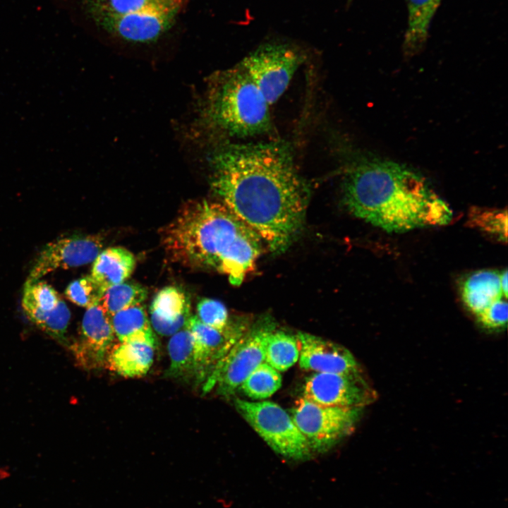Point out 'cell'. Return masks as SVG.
I'll return each instance as SVG.
<instances>
[{
    "label": "cell",
    "mask_w": 508,
    "mask_h": 508,
    "mask_svg": "<svg viewBox=\"0 0 508 508\" xmlns=\"http://www.w3.org/2000/svg\"><path fill=\"white\" fill-rule=\"evenodd\" d=\"M208 158L211 188L221 202L271 251L286 250L302 227L310 195L288 144L224 143Z\"/></svg>",
    "instance_id": "cell-1"
},
{
    "label": "cell",
    "mask_w": 508,
    "mask_h": 508,
    "mask_svg": "<svg viewBox=\"0 0 508 508\" xmlns=\"http://www.w3.org/2000/svg\"><path fill=\"white\" fill-rule=\"evenodd\" d=\"M342 188L344 205L353 214L389 232L444 225L452 217L421 176L389 161L353 162Z\"/></svg>",
    "instance_id": "cell-2"
},
{
    "label": "cell",
    "mask_w": 508,
    "mask_h": 508,
    "mask_svg": "<svg viewBox=\"0 0 508 508\" xmlns=\"http://www.w3.org/2000/svg\"><path fill=\"white\" fill-rule=\"evenodd\" d=\"M163 243L174 261L213 269L240 285L262 253L260 236L223 203L207 200L186 203L164 230Z\"/></svg>",
    "instance_id": "cell-3"
},
{
    "label": "cell",
    "mask_w": 508,
    "mask_h": 508,
    "mask_svg": "<svg viewBox=\"0 0 508 508\" xmlns=\"http://www.w3.org/2000/svg\"><path fill=\"white\" fill-rule=\"evenodd\" d=\"M270 105L238 64L210 80L204 104L205 119L230 136L247 138L271 128Z\"/></svg>",
    "instance_id": "cell-4"
},
{
    "label": "cell",
    "mask_w": 508,
    "mask_h": 508,
    "mask_svg": "<svg viewBox=\"0 0 508 508\" xmlns=\"http://www.w3.org/2000/svg\"><path fill=\"white\" fill-rule=\"evenodd\" d=\"M243 418L264 441L279 454L294 460H305L311 449L291 415L274 402L235 400Z\"/></svg>",
    "instance_id": "cell-5"
},
{
    "label": "cell",
    "mask_w": 508,
    "mask_h": 508,
    "mask_svg": "<svg viewBox=\"0 0 508 508\" xmlns=\"http://www.w3.org/2000/svg\"><path fill=\"white\" fill-rule=\"evenodd\" d=\"M361 410L322 406L301 397L291 409V416L311 451L322 453L351 433Z\"/></svg>",
    "instance_id": "cell-6"
},
{
    "label": "cell",
    "mask_w": 508,
    "mask_h": 508,
    "mask_svg": "<svg viewBox=\"0 0 508 508\" xmlns=\"http://www.w3.org/2000/svg\"><path fill=\"white\" fill-rule=\"evenodd\" d=\"M185 0H155L134 12L113 14L92 8L96 22L107 32L125 41H156L173 24Z\"/></svg>",
    "instance_id": "cell-7"
},
{
    "label": "cell",
    "mask_w": 508,
    "mask_h": 508,
    "mask_svg": "<svg viewBox=\"0 0 508 508\" xmlns=\"http://www.w3.org/2000/svg\"><path fill=\"white\" fill-rule=\"evenodd\" d=\"M302 61V54L294 47L267 43L250 53L239 64L270 106L285 92Z\"/></svg>",
    "instance_id": "cell-8"
},
{
    "label": "cell",
    "mask_w": 508,
    "mask_h": 508,
    "mask_svg": "<svg viewBox=\"0 0 508 508\" xmlns=\"http://www.w3.org/2000/svg\"><path fill=\"white\" fill-rule=\"evenodd\" d=\"M272 325H260L246 331L232 346L207 379L203 389L229 397L239 389L246 377L265 361V345Z\"/></svg>",
    "instance_id": "cell-9"
},
{
    "label": "cell",
    "mask_w": 508,
    "mask_h": 508,
    "mask_svg": "<svg viewBox=\"0 0 508 508\" xmlns=\"http://www.w3.org/2000/svg\"><path fill=\"white\" fill-rule=\"evenodd\" d=\"M303 392V397L320 405L361 409L377 398L361 372L315 373L306 380Z\"/></svg>",
    "instance_id": "cell-10"
},
{
    "label": "cell",
    "mask_w": 508,
    "mask_h": 508,
    "mask_svg": "<svg viewBox=\"0 0 508 508\" xmlns=\"http://www.w3.org/2000/svg\"><path fill=\"white\" fill-rule=\"evenodd\" d=\"M103 241L97 235H73L47 243L36 258L26 282L40 280L59 269H69L94 261Z\"/></svg>",
    "instance_id": "cell-11"
},
{
    "label": "cell",
    "mask_w": 508,
    "mask_h": 508,
    "mask_svg": "<svg viewBox=\"0 0 508 508\" xmlns=\"http://www.w3.org/2000/svg\"><path fill=\"white\" fill-rule=\"evenodd\" d=\"M22 307L28 319L59 342L66 344L71 313L59 293L47 283L25 282Z\"/></svg>",
    "instance_id": "cell-12"
},
{
    "label": "cell",
    "mask_w": 508,
    "mask_h": 508,
    "mask_svg": "<svg viewBox=\"0 0 508 508\" xmlns=\"http://www.w3.org/2000/svg\"><path fill=\"white\" fill-rule=\"evenodd\" d=\"M111 316L99 303L87 308L79 339L70 345L78 365L85 369L106 366L107 356L114 345Z\"/></svg>",
    "instance_id": "cell-13"
},
{
    "label": "cell",
    "mask_w": 508,
    "mask_h": 508,
    "mask_svg": "<svg viewBox=\"0 0 508 508\" xmlns=\"http://www.w3.org/2000/svg\"><path fill=\"white\" fill-rule=\"evenodd\" d=\"M186 327L194 339L195 378L201 382L211 375L232 346L246 332L243 325L232 324L221 331L202 323L196 315H190Z\"/></svg>",
    "instance_id": "cell-14"
},
{
    "label": "cell",
    "mask_w": 508,
    "mask_h": 508,
    "mask_svg": "<svg viewBox=\"0 0 508 508\" xmlns=\"http://www.w3.org/2000/svg\"><path fill=\"white\" fill-rule=\"evenodd\" d=\"M299 365L315 373L361 372L351 352L346 347L306 332H298Z\"/></svg>",
    "instance_id": "cell-15"
},
{
    "label": "cell",
    "mask_w": 508,
    "mask_h": 508,
    "mask_svg": "<svg viewBox=\"0 0 508 508\" xmlns=\"http://www.w3.org/2000/svg\"><path fill=\"white\" fill-rule=\"evenodd\" d=\"M150 320L159 334L173 335L183 329L190 316V301L179 288L168 286L160 290L150 306Z\"/></svg>",
    "instance_id": "cell-16"
},
{
    "label": "cell",
    "mask_w": 508,
    "mask_h": 508,
    "mask_svg": "<svg viewBox=\"0 0 508 508\" xmlns=\"http://www.w3.org/2000/svg\"><path fill=\"white\" fill-rule=\"evenodd\" d=\"M461 293L464 304L476 316L499 299H507V292L502 284V272L494 270L470 274L463 282Z\"/></svg>",
    "instance_id": "cell-17"
},
{
    "label": "cell",
    "mask_w": 508,
    "mask_h": 508,
    "mask_svg": "<svg viewBox=\"0 0 508 508\" xmlns=\"http://www.w3.org/2000/svg\"><path fill=\"white\" fill-rule=\"evenodd\" d=\"M155 349L143 343L119 342L110 350L106 366L125 377H140L151 368Z\"/></svg>",
    "instance_id": "cell-18"
},
{
    "label": "cell",
    "mask_w": 508,
    "mask_h": 508,
    "mask_svg": "<svg viewBox=\"0 0 508 508\" xmlns=\"http://www.w3.org/2000/svg\"><path fill=\"white\" fill-rule=\"evenodd\" d=\"M135 265L134 255L122 247L102 250L94 260L91 276L104 289L121 284L131 276Z\"/></svg>",
    "instance_id": "cell-19"
},
{
    "label": "cell",
    "mask_w": 508,
    "mask_h": 508,
    "mask_svg": "<svg viewBox=\"0 0 508 508\" xmlns=\"http://www.w3.org/2000/svg\"><path fill=\"white\" fill-rule=\"evenodd\" d=\"M442 1L406 0L407 26L403 43L406 55H413L423 47L433 18Z\"/></svg>",
    "instance_id": "cell-20"
},
{
    "label": "cell",
    "mask_w": 508,
    "mask_h": 508,
    "mask_svg": "<svg viewBox=\"0 0 508 508\" xmlns=\"http://www.w3.org/2000/svg\"><path fill=\"white\" fill-rule=\"evenodd\" d=\"M116 338L119 342L143 343L155 349L158 340L141 304L122 310L111 316Z\"/></svg>",
    "instance_id": "cell-21"
},
{
    "label": "cell",
    "mask_w": 508,
    "mask_h": 508,
    "mask_svg": "<svg viewBox=\"0 0 508 508\" xmlns=\"http://www.w3.org/2000/svg\"><path fill=\"white\" fill-rule=\"evenodd\" d=\"M168 352L170 365L166 372L167 377L185 381L195 378L194 339L186 326L172 335Z\"/></svg>",
    "instance_id": "cell-22"
},
{
    "label": "cell",
    "mask_w": 508,
    "mask_h": 508,
    "mask_svg": "<svg viewBox=\"0 0 508 508\" xmlns=\"http://www.w3.org/2000/svg\"><path fill=\"white\" fill-rule=\"evenodd\" d=\"M299 352L296 336L274 328L267 338L265 361L277 371L284 372L298 361Z\"/></svg>",
    "instance_id": "cell-23"
},
{
    "label": "cell",
    "mask_w": 508,
    "mask_h": 508,
    "mask_svg": "<svg viewBox=\"0 0 508 508\" xmlns=\"http://www.w3.org/2000/svg\"><path fill=\"white\" fill-rule=\"evenodd\" d=\"M282 381L279 372L264 361L246 377L239 389L252 399H264L281 387Z\"/></svg>",
    "instance_id": "cell-24"
},
{
    "label": "cell",
    "mask_w": 508,
    "mask_h": 508,
    "mask_svg": "<svg viewBox=\"0 0 508 508\" xmlns=\"http://www.w3.org/2000/svg\"><path fill=\"white\" fill-rule=\"evenodd\" d=\"M147 295V289L140 284L124 282L107 289L100 303L111 316L122 310L141 304Z\"/></svg>",
    "instance_id": "cell-25"
},
{
    "label": "cell",
    "mask_w": 508,
    "mask_h": 508,
    "mask_svg": "<svg viewBox=\"0 0 508 508\" xmlns=\"http://www.w3.org/2000/svg\"><path fill=\"white\" fill-rule=\"evenodd\" d=\"M471 225L495 236L498 240L507 242V210L473 208L469 213Z\"/></svg>",
    "instance_id": "cell-26"
},
{
    "label": "cell",
    "mask_w": 508,
    "mask_h": 508,
    "mask_svg": "<svg viewBox=\"0 0 508 508\" xmlns=\"http://www.w3.org/2000/svg\"><path fill=\"white\" fill-rule=\"evenodd\" d=\"M104 291V289L90 275L70 283L65 294L73 303L87 308L99 303Z\"/></svg>",
    "instance_id": "cell-27"
},
{
    "label": "cell",
    "mask_w": 508,
    "mask_h": 508,
    "mask_svg": "<svg viewBox=\"0 0 508 508\" xmlns=\"http://www.w3.org/2000/svg\"><path fill=\"white\" fill-rule=\"evenodd\" d=\"M196 316L205 325L221 331L233 324L225 306L212 298H202L198 303Z\"/></svg>",
    "instance_id": "cell-28"
},
{
    "label": "cell",
    "mask_w": 508,
    "mask_h": 508,
    "mask_svg": "<svg viewBox=\"0 0 508 508\" xmlns=\"http://www.w3.org/2000/svg\"><path fill=\"white\" fill-rule=\"evenodd\" d=\"M477 317L480 322L487 328L497 329L505 327L508 318L507 298H501L494 302Z\"/></svg>",
    "instance_id": "cell-29"
},
{
    "label": "cell",
    "mask_w": 508,
    "mask_h": 508,
    "mask_svg": "<svg viewBox=\"0 0 508 508\" xmlns=\"http://www.w3.org/2000/svg\"><path fill=\"white\" fill-rule=\"evenodd\" d=\"M155 0H107L95 2L92 8L113 14H125L136 11Z\"/></svg>",
    "instance_id": "cell-30"
},
{
    "label": "cell",
    "mask_w": 508,
    "mask_h": 508,
    "mask_svg": "<svg viewBox=\"0 0 508 508\" xmlns=\"http://www.w3.org/2000/svg\"><path fill=\"white\" fill-rule=\"evenodd\" d=\"M107 1V0H96V2H102V1Z\"/></svg>",
    "instance_id": "cell-31"
},
{
    "label": "cell",
    "mask_w": 508,
    "mask_h": 508,
    "mask_svg": "<svg viewBox=\"0 0 508 508\" xmlns=\"http://www.w3.org/2000/svg\"><path fill=\"white\" fill-rule=\"evenodd\" d=\"M352 0H348V3L349 4Z\"/></svg>",
    "instance_id": "cell-32"
}]
</instances>
